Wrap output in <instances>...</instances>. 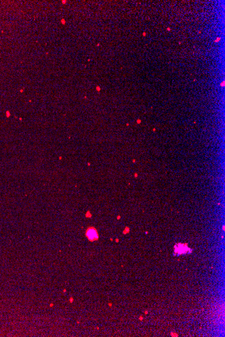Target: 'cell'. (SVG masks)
Segmentation results:
<instances>
[{"label": "cell", "instance_id": "cell-1", "mask_svg": "<svg viewBox=\"0 0 225 337\" xmlns=\"http://www.w3.org/2000/svg\"><path fill=\"white\" fill-rule=\"evenodd\" d=\"M86 235H87L89 240L91 241L96 240L99 238V234H98L97 231L94 227H90L89 229H88L87 232H86Z\"/></svg>", "mask_w": 225, "mask_h": 337}, {"label": "cell", "instance_id": "cell-2", "mask_svg": "<svg viewBox=\"0 0 225 337\" xmlns=\"http://www.w3.org/2000/svg\"><path fill=\"white\" fill-rule=\"evenodd\" d=\"M175 252L176 253H177L178 254H185L188 251V248L183 245V244H179L176 245L175 246Z\"/></svg>", "mask_w": 225, "mask_h": 337}]
</instances>
